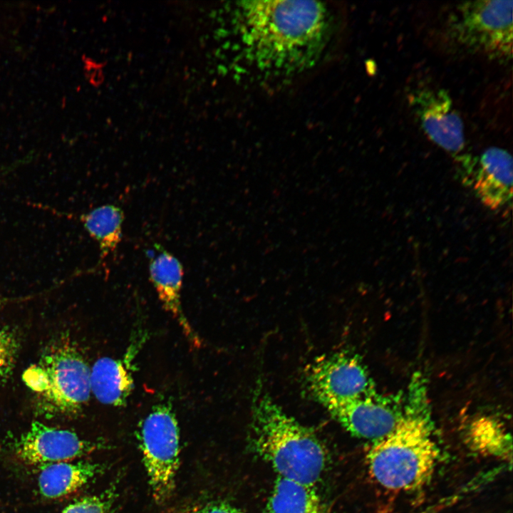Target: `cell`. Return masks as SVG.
Returning <instances> with one entry per match:
<instances>
[{"instance_id":"cell-13","label":"cell","mask_w":513,"mask_h":513,"mask_svg":"<svg viewBox=\"0 0 513 513\" xmlns=\"http://www.w3.org/2000/svg\"><path fill=\"white\" fill-rule=\"evenodd\" d=\"M126 360L103 357L90 369V390L100 403L122 406L134 388L133 375Z\"/></svg>"},{"instance_id":"cell-19","label":"cell","mask_w":513,"mask_h":513,"mask_svg":"<svg viewBox=\"0 0 513 513\" xmlns=\"http://www.w3.org/2000/svg\"><path fill=\"white\" fill-rule=\"evenodd\" d=\"M114 501L113 489L99 495L81 498L66 506L61 513H108Z\"/></svg>"},{"instance_id":"cell-7","label":"cell","mask_w":513,"mask_h":513,"mask_svg":"<svg viewBox=\"0 0 513 513\" xmlns=\"http://www.w3.org/2000/svg\"><path fill=\"white\" fill-rule=\"evenodd\" d=\"M408 103L428 138L467 170L472 156L466 152L464 124L449 93L432 86H420L408 95Z\"/></svg>"},{"instance_id":"cell-14","label":"cell","mask_w":513,"mask_h":513,"mask_svg":"<svg viewBox=\"0 0 513 513\" xmlns=\"http://www.w3.org/2000/svg\"><path fill=\"white\" fill-rule=\"evenodd\" d=\"M38 477L41 494L53 499L71 494L101 473L103 465L90 462H58L42 465Z\"/></svg>"},{"instance_id":"cell-20","label":"cell","mask_w":513,"mask_h":513,"mask_svg":"<svg viewBox=\"0 0 513 513\" xmlns=\"http://www.w3.org/2000/svg\"><path fill=\"white\" fill-rule=\"evenodd\" d=\"M194 513H244L234 507L223 502L208 504Z\"/></svg>"},{"instance_id":"cell-12","label":"cell","mask_w":513,"mask_h":513,"mask_svg":"<svg viewBox=\"0 0 513 513\" xmlns=\"http://www.w3.org/2000/svg\"><path fill=\"white\" fill-rule=\"evenodd\" d=\"M157 251L149 264L150 280L163 308L177 321L187 340L195 348H200L201 341L185 316L180 301L183 267L172 254L161 245L155 244Z\"/></svg>"},{"instance_id":"cell-16","label":"cell","mask_w":513,"mask_h":513,"mask_svg":"<svg viewBox=\"0 0 513 513\" xmlns=\"http://www.w3.org/2000/svg\"><path fill=\"white\" fill-rule=\"evenodd\" d=\"M83 227L94 239L102 258L113 252L122 239L124 220L123 209L114 204H104L80 216Z\"/></svg>"},{"instance_id":"cell-1","label":"cell","mask_w":513,"mask_h":513,"mask_svg":"<svg viewBox=\"0 0 513 513\" xmlns=\"http://www.w3.org/2000/svg\"><path fill=\"white\" fill-rule=\"evenodd\" d=\"M239 60L259 77H293L320 59L333 31L328 7L315 1H244L232 6Z\"/></svg>"},{"instance_id":"cell-15","label":"cell","mask_w":513,"mask_h":513,"mask_svg":"<svg viewBox=\"0 0 513 513\" xmlns=\"http://www.w3.org/2000/svg\"><path fill=\"white\" fill-rule=\"evenodd\" d=\"M264 513H329L314 486L277 477Z\"/></svg>"},{"instance_id":"cell-8","label":"cell","mask_w":513,"mask_h":513,"mask_svg":"<svg viewBox=\"0 0 513 513\" xmlns=\"http://www.w3.org/2000/svg\"><path fill=\"white\" fill-rule=\"evenodd\" d=\"M306 378L311 394L325 408L375 391L361 360L348 353H337L316 360Z\"/></svg>"},{"instance_id":"cell-6","label":"cell","mask_w":513,"mask_h":513,"mask_svg":"<svg viewBox=\"0 0 513 513\" xmlns=\"http://www.w3.org/2000/svg\"><path fill=\"white\" fill-rule=\"evenodd\" d=\"M138 440L155 502L172 494L180 464V431L170 403L153 407L140 423Z\"/></svg>"},{"instance_id":"cell-3","label":"cell","mask_w":513,"mask_h":513,"mask_svg":"<svg viewBox=\"0 0 513 513\" xmlns=\"http://www.w3.org/2000/svg\"><path fill=\"white\" fill-rule=\"evenodd\" d=\"M250 445L278 476L316 486L328 464L327 449L309 428L286 414L261 385L252 404Z\"/></svg>"},{"instance_id":"cell-9","label":"cell","mask_w":513,"mask_h":513,"mask_svg":"<svg viewBox=\"0 0 513 513\" xmlns=\"http://www.w3.org/2000/svg\"><path fill=\"white\" fill-rule=\"evenodd\" d=\"M397 400L375 391L325 408L349 433L375 441L388 434L396 424L403 408Z\"/></svg>"},{"instance_id":"cell-2","label":"cell","mask_w":513,"mask_h":513,"mask_svg":"<svg viewBox=\"0 0 513 513\" xmlns=\"http://www.w3.org/2000/svg\"><path fill=\"white\" fill-rule=\"evenodd\" d=\"M407 393L394 428L373 441L366 456L373 478L393 491L421 487L431 477L439 459L427 385L421 373L412 377Z\"/></svg>"},{"instance_id":"cell-18","label":"cell","mask_w":513,"mask_h":513,"mask_svg":"<svg viewBox=\"0 0 513 513\" xmlns=\"http://www.w3.org/2000/svg\"><path fill=\"white\" fill-rule=\"evenodd\" d=\"M19 348V341L15 333L0 326V385L11 375Z\"/></svg>"},{"instance_id":"cell-17","label":"cell","mask_w":513,"mask_h":513,"mask_svg":"<svg viewBox=\"0 0 513 513\" xmlns=\"http://www.w3.org/2000/svg\"><path fill=\"white\" fill-rule=\"evenodd\" d=\"M467 439L475 451L511 462V437L496 419L489 416L475 419L468 428Z\"/></svg>"},{"instance_id":"cell-5","label":"cell","mask_w":513,"mask_h":513,"mask_svg":"<svg viewBox=\"0 0 513 513\" xmlns=\"http://www.w3.org/2000/svg\"><path fill=\"white\" fill-rule=\"evenodd\" d=\"M513 1H462L445 18V37L454 48L471 55L507 62L512 54Z\"/></svg>"},{"instance_id":"cell-11","label":"cell","mask_w":513,"mask_h":513,"mask_svg":"<svg viewBox=\"0 0 513 513\" xmlns=\"http://www.w3.org/2000/svg\"><path fill=\"white\" fill-rule=\"evenodd\" d=\"M480 201L491 209H499L512 197V157L504 149L491 147L474 157L466 182Z\"/></svg>"},{"instance_id":"cell-21","label":"cell","mask_w":513,"mask_h":513,"mask_svg":"<svg viewBox=\"0 0 513 513\" xmlns=\"http://www.w3.org/2000/svg\"><path fill=\"white\" fill-rule=\"evenodd\" d=\"M2 303H3V301H1V299H0V306L1 305Z\"/></svg>"},{"instance_id":"cell-4","label":"cell","mask_w":513,"mask_h":513,"mask_svg":"<svg viewBox=\"0 0 513 513\" xmlns=\"http://www.w3.org/2000/svg\"><path fill=\"white\" fill-rule=\"evenodd\" d=\"M23 380L35 394L36 412L48 418L78 415L91 393L90 368L68 337L50 344Z\"/></svg>"},{"instance_id":"cell-10","label":"cell","mask_w":513,"mask_h":513,"mask_svg":"<svg viewBox=\"0 0 513 513\" xmlns=\"http://www.w3.org/2000/svg\"><path fill=\"white\" fill-rule=\"evenodd\" d=\"M99 445L83 440L70 430L36 421L15 440L13 450L24 462L43 465L86 455L98 449Z\"/></svg>"}]
</instances>
